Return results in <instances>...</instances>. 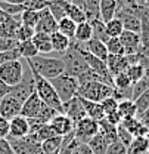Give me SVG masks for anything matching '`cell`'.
I'll return each mask as SVG.
<instances>
[{
	"mask_svg": "<svg viewBox=\"0 0 149 154\" xmlns=\"http://www.w3.org/2000/svg\"><path fill=\"white\" fill-rule=\"evenodd\" d=\"M27 65L47 80H52L64 73V62L61 58H52L38 54L34 58L27 59Z\"/></svg>",
	"mask_w": 149,
	"mask_h": 154,
	"instance_id": "cell-1",
	"label": "cell"
},
{
	"mask_svg": "<svg viewBox=\"0 0 149 154\" xmlns=\"http://www.w3.org/2000/svg\"><path fill=\"white\" fill-rule=\"evenodd\" d=\"M61 59L64 62V73L75 79H78L84 71L89 70V65L83 57L81 51L75 46L73 40H71V46L64 54H61Z\"/></svg>",
	"mask_w": 149,
	"mask_h": 154,
	"instance_id": "cell-2",
	"label": "cell"
},
{
	"mask_svg": "<svg viewBox=\"0 0 149 154\" xmlns=\"http://www.w3.org/2000/svg\"><path fill=\"white\" fill-rule=\"evenodd\" d=\"M31 70V68H30ZM31 73H33V77H34V85H36V94L38 95V98L43 101V104L44 105H47V107H52L53 110H56L58 113H64V104L61 102V99H59V96L56 94V91L53 89V86H52V83L47 80V79H44V77H41L38 73H36L34 70H31Z\"/></svg>",
	"mask_w": 149,
	"mask_h": 154,
	"instance_id": "cell-3",
	"label": "cell"
},
{
	"mask_svg": "<svg viewBox=\"0 0 149 154\" xmlns=\"http://www.w3.org/2000/svg\"><path fill=\"white\" fill-rule=\"evenodd\" d=\"M112 92L114 88L103 82H89V83H81L78 86L77 96L93 102H102L105 98L112 96Z\"/></svg>",
	"mask_w": 149,
	"mask_h": 154,
	"instance_id": "cell-4",
	"label": "cell"
},
{
	"mask_svg": "<svg viewBox=\"0 0 149 154\" xmlns=\"http://www.w3.org/2000/svg\"><path fill=\"white\" fill-rule=\"evenodd\" d=\"M49 82L52 83V86L56 91V94H58L62 104L71 101L74 96H77V91H78L80 85H78V80L75 77L62 73V74H59L58 77L49 80Z\"/></svg>",
	"mask_w": 149,
	"mask_h": 154,
	"instance_id": "cell-5",
	"label": "cell"
},
{
	"mask_svg": "<svg viewBox=\"0 0 149 154\" xmlns=\"http://www.w3.org/2000/svg\"><path fill=\"white\" fill-rule=\"evenodd\" d=\"M36 92V85H34V77H33V73L28 67V70L24 73V77L22 80L19 82L18 85L12 86L10 91H9V95H12L15 99H18L21 104H24L30 96Z\"/></svg>",
	"mask_w": 149,
	"mask_h": 154,
	"instance_id": "cell-6",
	"label": "cell"
},
{
	"mask_svg": "<svg viewBox=\"0 0 149 154\" xmlns=\"http://www.w3.org/2000/svg\"><path fill=\"white\" fill-rule=\"evenodd\" d=\"M24 77V64L16 59L0 65V80L4 82L7 86H15Z\"/></svg>",
	"mask_w": 149,
	"mask_h": 154,
	"instance_id": "cell-7",
	"label": "cell"
},
{
	"mask_svg": "<svg viewBox=\"0 0 149 154\" xmlns=\"http://www.w3.org/2000/svg\"><path fill=\"white\" fill-rule=\"evenodd\" d=\"M99 132V122L90 117H84L74 126V135L80 144H89V141Z\"/></svg>",
	"mask_w": 149,
	"mask_h": 154,
	"instance_id": "cell-8",
	"label": "cell"
},
{
	"mask_svg": "<svg viewBox=\"0 0 149 154\" xmlns=\"http://www.w3.org/2000/svg\"><path fill=\"white\" fill-rule=\"evenodd\" d=\"M21 107H22V104L18 99H15L12 95L7 94L0 99V116L10 120V119L21 114Z\"/></svg>",
	"mask_w": 149,
	"mask_h": 154,
	"instance_id": "cell-9",
	"label": "cell"
},
{
	"mask_svg": "<svg viewBox=\"0 0 149 154\" xmlns=\"http://www.w3.org/2000/svg\"><path fill=\"white\" fill-rule=\"evenodd\" d=\"M36 33H43V34H53L58 31V21L53 18V15L49 12V9H43L40 11V18L36 25Z\"/></svg>",
	"mask_w": 149,
	"mask_h": 154,
	"instance_id": "cell-10",
	"label": "cell"
},
{
	"mask_svg": "<svg viewBox=\"0 0 149 154\" xmlns=\"http://www.w3.org/2000/svg\"><path fill=\"white\" fill-rule=\"evenodd\" d=\"M62 107H64V113H62V114L70 117V119L74 122V125L77 122H80L81 119L87 117L86 110H84V107H83V102H81V99H80L78 96H74L71 101L65 102Z\"/></svg>",
	"mask_w": 149,
	"mask_h": 154,
	"instance_id": "cell-11",
	"label": "cell"
},
{
	"mask_svg": "<svg viewBox=\"0 0 149 154\" xmlns=\"http://www.w3.org/2000/svg\"><path fill=\"white\" fill-rule=\"evenodd\" d=\"M120 40L124 46V52L126 55H133V54H139L142 49V38L140 34L133 33V31H123V34L120 36Z\"/></svg>",
	"mask_w": 149,
	"mask_h": 154,
	"instance_id": "cell-12",
	"label": "cell"
},
{
	"mask_svg": "<svg viewBox=\"0 0 149 154\" xmlns=\"http://www.w3.org/2000/svg\"><path fill=\"white\" fill-rule=\"evenodd\" d=\"M43 101L38 98V95L34 92L33 95L30 96L24 104H22V107H21V114L22 117H25V119H33V117H37L38 113L41 111V108H43Z\"/></svg>",
	"mask_w": 149,
	"mask_h": 154,
	"instance_id": "cell-13",
	"label": "cell"
},
{
	"mask_svg": "<svg viewBox=\"0 0 149 154\" xmlns=\"http://www.w3.org/2000/svg\"><path fill=\"white\" fill-rule=\"evenodd\" d=\"M49 125L55 129L56 134L61 135V136H65V135L74 132V126H75L74 122H73L70 117H67L65 114H61V113H58V114L50 120Z\"/></svg>",
	"mask_w": 149,
	"mask_h": 154,
	"instance_id": "cell-14",
	"label": "cell"
},
{
	"mask_svg": "<svg viewBox=\"0 0 149 154\" xmlns=\"http://www.w3.org/2000/svg\"><path fill=\"white\" fill-rule=\"evenodd\" d=\"M30 134L28 120L22 116H16L9 120V136L10 138H24Z\"/></svg>",
	"mask_w": 149,
	"mask_h": 154,
	"instance_id": "cell-15",
	"label": "cell"
},
{
	"mask_svg": "<svg viewBox=\"0 0 149 154\" xmlns=\"http://www.w3.org/2000/svg\"><path fill=\"white\" fill-rule=\"evenodd\" d=\"M77 43H78V42H77ZM78 46H80L81 49H84L86 52H89V54H92L94 57L100 58V59H103V61H106V58H108L106 45H105L103 42L97 40V38H90V40L86 42V43H78Z\"/></svg>",
	"mask_w": 149,
	"mask_h": 154,
	"instance_id": "cell-16",
	"label": "cell"
},
{
	"mask_svg": "<svg viewBox=\"0 0 149 154\" xmlns=\"http://www.w3.org/2000/svg\"><path fill=\"white\" fill-rule=\"evenodd\" d=\"M129 65L130 64L126 55H108L106 58V67L112 77L120 73H124L129 68Z\"/></svg>",
	"mask_w": 149,
	"mask_h": 154,
	"instance_id": "cell-17",
	"label": "cell"
},
{
	"mask_svg": "<svg viewBox=\"0 0 149 154\" xmlns=\"http://www.w3.org/2000/svg\"><path fill=\"white\" fill-rule=\"evenodd\" d=\"M118 9V0H100L99 2V17L103 22L115 18Z\"/></svg>",
	"mask_w": 149,
	"mask_h": 154,
	"instance_id": "cell-18",
	"label": "cell"
},
{
	"mask_svg": "<svg viewBox=\"0 0 149 154\" xmlns=\"http://www.w3.org/2000/svg\"><path fill=\"white\" fill-rule=\"evenodd\" d=\"M121 125H123L133 136H146L149 132L148 128L143 126L137 117H126V119H123Z\"/></svg>",
	"mask_w": 149,
	"mask_h": 154,
	"instance_id": "cell-19",
	"label": "cell"
},
{
	"mask_svg": "<svg viewBox=\"0 0 149 154\" xmlns=\"http://www.w3.org/2000/svg\"><path fill=\"white\" fill-rule=\"evenodd\" d=\"M80 99H81V102H83V107H84V110H86L87 117L93 119L96 122H100V120L105 119V111H103L100 102L87 101V99H83V98H80Z\"/></svg>",
	"mask_w": 149,
	"mask_h": 154,
	"instance_id": "cell-20",
	"label": "cell"
},
{
	"mask_svg": "<svg viewBox=\"0 0 149 154\" xmlns=\"http://www.w3.org/2000/svg\"><path fill=\"white\" fill-rule=\"evenodd\" d=\"M149 139L148 136H134L131 144L127 147V154H148Z\"/></svg>",
	"mask_w": 149,
	"mask_h": 154,
	"instance_id": "cell-21",
	"label": "cell"
},
{
	"mask_svg": "<svg viewBox=\"0 0 149 154\" xmlns=\"http://www.w3.org/2000/svg\"><path fill=\"white\" fill-rule=\"evenodd\" d=\"M50 42H52V51L58 54H64L70 46H71V40L61 34L59 31H55L53 34H50Z\"/></svg>",
	"mask_w": 149,
	"mask_h": 154,
	"instance_id": "cell-22",
	"label": "cell"
},
{
	"mask_svg": "<svg viewBox=\"0 0 149 154\" xmlns=\"http://www.w3.org/2000/svg\"><path fill=\"white\" fill-rule=\"evenodd\" d=\"M90 38H93V33H92V25L89 21H84V22H80L77 24V28H75V34H74V40L78 43H86L89 42Z\"/></svg>",
	"mask_w": 149,
	"mask_h": 154,
	"instance_id": "cell-23",
	"label": "cell"
},
{
	"mask_svg": "<svg viewBox=\"0 0 149 154\" xmlns=\"http://www.w3.org/2000/svg\"><path fill=\"white\" fill-rule=\"evenodd\" d=\"M68 5H70V3H67L65 0H50L47 9H49V12L53 15V18H55L56 21H61L62 18L67 17Z\"/></svg>",
	"mask_w": 149,
	"mask_h": 154,
	"instance_id": "cell-24",
	"label": "cell"
},
{
	"mask_svg": "<svg viewBox=\"0 0 149 154\" xmlns=\"http://www.w3.org/2000/svg\"><path fill=\"white\" fill-rule=\"evenodd\" d=\"M33 43L37 48L38 54H49L52 52V42L49 34H43V33H36L33 36Z\"/></svg>",
	"mask_w": 149,
	"mask_h": 154,
	"instance_id": "cell-25",
	"label": "cell"
},
{
	"mask_svg": "<svg viewBox=\"0 0 149 154\" xmlns=\"http://www.w3.org/2000/svg\"><path fill=\"white\" fill-rule=\"evenodd\" d=\"M78 145H80V142L77 141L74 132H71V134L62 136V144H61L58 154H73L77 151Z\"/></svg>",
	"mask_w": 149,
	"mask_h": 154,
	"instance_id": "cell-26",
	"label": "cell"
},
{
	"mask_svg": "<svg viewBox=\"0 0 149 154\" xmlns=\"http://www.w3.org/2000/svg\"><path fill=\"white\" fill-rule=\"evenodd\" d=\"M99 134L108 141V144H112V142H117V141H118V136H117V126L111 125V123L106 122L105 119L99 122Z\"/></svg>",
	"mask_w": 149,
	"mask_h": 154,
	"instance_id": "cell-27",
	"label": "cell"
},
{
	"mask_svg": "<svg viewBox=\"0 0 149 154\" xmlns=\"http://www.w3.org/2000/svg\"><path fill=\"white\" fill-rule=\"evenodd\" d=\"M90 25H92V33H93V38H97L103 43L108 42V33H106V28H105V22L102 21L100 18H93L89 21Z\"/></svg>",
	"mask_w": 149,
	"mask_h": 154,
	"instance_id": "cell-28",
	"label": "cell"
},
{
	"mask_svg": "<svg viewBox=\"0 0 149 154\" xmlns=\"http://www.w3.org/2000/svg\"><path fill=\"white\" fill-rule=\"evenodd\" d=\"M75 28H77V24H75L73 19L68 18V17H65V18L61 19V21H58V31L61 34L67 36L70 40H74Z\"/></svg>",
	"mask_w": 149,
	"mask_h": 154,
	"instance_id": "cell-29",
	"label": "cell"
},
{
	"mask_svg": "<svg viewBox=\"0 0 149 154\" xmlns=\"http://www.w3.org/2000/svg\"><path fill=\"white\" fill-rule=\"evenodd\" d=\"M108 145H109L108 141L99 134V132L89 141V147L92 148L93 154H105L106 153V150H108Z\"/></svg>",
	"mask_w": 149,
	"mask_h": 154,
	"instance_id": "cell-30",
	"label": "cell"
},
{
	"mask_svg": "<svg viewBox=\"0 0 149 154\" xmlns=\"http://www.w3.org/2000/svg\"><path fill=\"white\" fill-rule=\"evenodd\" d=\"M118 113L123 119L126 117H136L137 116V108L133 99H123L118 102Z\"/></svg>",
	"mask_w": 149,
	"mask_h": 154,
	"instance_id": "cell-31",
	"label": "cell"
},
{
	"mask_svg": "<svg viewBox=\"0 0 149 154\" xmlns=\"http://www.w3.org/2000/svg\"><path fill=\"white\" fill-rule=\"evenodd\" d=\"M61 144H62V136H59V135L43 141L41 142L43 154H58L59 148H61Z\"/></svg>",
	"mask_w": 149,
	"mask_h": 154,
	"instance_id": "cell-32",
	"label": "cell"
},
{
	"mask_svg": "<svg viewBox=\"0 0 149 154\" xmlns=\"http://www.w3.org/2000/svg\"><path fill=\"white\" fill-rule=\"evenodd\" d=\"M21 25L16 19L10 18L9 21L0 24V37H9V38H15L16 34V30Z\"/></svg>",
	"mask_w": 149,
	"mask_h": 154,
	"instance_id": "cell-33",
	"label": "cell"
},
{
	"mask_svg": "<svg viewBox=\"0 0 149 154\" xmlns=\"http://www.w3.org/2000/svg\"><path fill=\"white\" fill-rule=\"evenodd\" d=\"M18 51L21 54V58H25V59H30V58H34L36 55H38L37 48L34 46L33 40H27V42H19Z\"/></svg>",
	"mask_w": 149,
	"mask_h": 154,
	"instance_id": "cell-34",
	"label": "cell"
},
{
	"mask_svg": "<svg viewBox=\"0 0 149 154\" xmlns=\"http://www.w3.org/2000/svg\"><path fill=\"white\" fill-rule=\"evenodd\" d=\"M67 17L70 19H73L75 24H80V22H84L87 21V17H86V12L84 9L75 6V5H68V9H67Z\"/></svg>",
	"mask_w": 149,
	"mask_h": 154,
	"instance_id": "cell-35",
	"label": "cell"
},
{
	"mask_svg": "<svg viewBox=\"0 0 149 154\" xmlns=\"http://www.w3.org/2000/svg\"><path fill=\"white\" fill-rule=\"evenodd\" d=\"M105 28H106V33L109 37H120L124 31V27L118 18H114L108 22H105Z\"/></svg>",
	"mask_w": 149,
	"mask_h": 154,
	"instance_id": "cell-36",
	"label": "cell"
},
{
	"mask_svg": "<svg viewBox=\"0 0 149 154\" xmlns=\"http://www.w3.org/2000/svg\"><path fill=\"white\" fill-rule=\"evenodd\" d=\"M105 45L108 49V55H126L124 46H123L120 37H109Z\"/></svg>",
	"mask_w": 149,
	"mask_h": 154,
	"instance_id": "cell-37",
	"label": "cell"
},
{
	"mask_svg": "<svg viewBox=\"0 0 149 154\" xmlns=\"http://www.w3.org/2000/svg\"><path fill=\"white\" fill-rule=\"evenodd\" d=\"M131 86V82L129 76L126 74V71L124 73H120V74H117V76L112 77V88L114 89H118V91H126V89H130Z\"/></svg>",
	"mask_w": 149,
	"mask_h": 154,
	"instance_id": "cell-38",
	"label": "cell"
},
{
	"mask_svg": "<svg viewBox=\"0 0 149 154\" xmlns=\"http://www.w3.org/2000/svg\"><path fill=\"white\" fill-rule=\"evenodd\" d=\"M126 74L129 76L131 85H134V83H137L139 80H142L145 77V71H143V67L140 64H131L126 70Z\"/></svg>",
	"mask_w": 149,
	"mask_h": 154,
	"instance_id": "cell-39",
	"label": "cell"
},
{
	"mask_svg": "<svg viewBox=\"0 0 149 154\" xmlns=\"http://www.w3.org/2000/svg\"><path fill=\"white\" fill-rule=\"evenodd\" d=\"M38 18H40V12H36V11H24L21 14L22 25H27V27H31V28H36Z\"/></svg>",
	"mask_w": 149,
	"mask_h": 154,
	"instance_id": "cell-40",
	"label": "cell"
},
{
	"mask_svg": "<svg viewBox=\"0 0 149 154\" xmlns=\"http://www.w3.org/2000/svg\"><path fill=\"white\" fill-rule=\"evenodd\" d=\"M0 9L3 12H6L7 15H10V17L21 15L25 11L24 5H15V3H9V2H4V0H0Z\"/></svg>",
	"mask_w": 149,
	"mask_h": 154,
	"instance_id": "cell-41",
	"label": "cell"
},
{
	"mask_svg": "<svg viewBox=\"0 0 149 154\" xmlns=\"http://www.w3.org/2000/svg\"><path fill=\"white\" fill-rule=\"evenodd\" d=\"M148 88H149V77H143L142 80H139L137 83H134L133 88H131V99L133 101L137 99Z\"/></svg>",
	"mask_w": 149,
	"mask_h": 154,
	"instance_id": "cell-42",
	"label": "cell"
},
{
	"mask_svg": "<svg viewBox=\"0 0 149 154\" xmlns=\"http://www.w3.org/2000/svg\"><path fill=\"white\" fill-rule=\"evenodd\" d=\"M34 34H36V30H34V28L21 24V25L18 27V30H16L15 38H16L18 42H27V40H31Z\"/></svg>",
	"mask_w": 149,
	"mask_h": 154,
	"instance_id": "cell-43",
	"label": "cell"
},
{
	"mask_svg": "<svg viewBox=\"0 0 149 154\" xmlns=\"http://www.w3.org/2000/svg\"><path fill=\"white\" fill-rule=\"evenodd\" d=\"M117 136H118V142H121L126 148L130 145L131 141H133V138H134V136H133V135H131L130 132L121 125V123L117 126Z\"/></svg>",
	"mask_w": 149,
	"mask_h": 154,
	"instance_id": "cell-44",
	"label": "cell"
},
{
	"mask_svg": "<svg viewBox=\"0 0 149 154\" xmlns=\"http://www.w3.org/2000/svg\"><path fill=\"white\" fill-rule=\"evenodd\" d=\"M36 138H37L40 142H43V141H46V139H49V138H53V136H56V132H55V129L47 123V125H43L40 129H38L37 132H36ZM61 136V135H59Z\"/></svg>",
	"mask_w": 149,
	"mask_h": 154,
	"instance_id": "cell-45",
	"label": "cell"
},
{
	"mask_svg": "<svg viewBox=\"0 0 149 154\" xmlns=\"http://www.w3.org/2000/svg\"><path fill=\"white\" fill-rule=\"evenodd\" d=\"M49 2L50 0H28L24 3V8L25 11H36V12H40L43 9H46L49 6Z\"/></svg>",
	"mask_w": 149,
	"mask_h": 154,
	"instance_id": "cell-46",
	"label": "cell"
},
{
	"mask_svg": "<svg viewBox=\"0 0 149 154\" xmlns=\"http://www.w3.org/2000/svg\"><path fill=\"white\" fill-rule=\"evenodd\" d=\"M100 105H102V108H103V111H105V116L109 114V113H114V111H117V110H118V101H117L114 96H108V98H105V99L100 102Z\"/></svg>",
	"mask_w": 149,
	"mask_h": 154,
	"instance_id": "cell-47",
	"label": "cell"
},
{
	"mask_svg": "<svg viewBox=\"0 0 149 154\" xmlns=\"http://www.w3.org/2000/svg\"><path fill=\"white\" fill-rule=\"evenodd\" d=\"M19 42L16 38H9V37H0V52L4 51H13L18 49Z\"/></svg>",
	"mask_w": 149,
	"mask_h": 154,
	"instance_id": "cell-48",
	"label": "cell"
},
{
	"mask_svg": "<svg viewBox=\"0 0 149 154\" xmlns=\"http://www.w3.org/2000/svg\"><path fill=\"white\" fill-rule=\"evenodd\" d=\"M16 59H21V54H19L18 49L0 52V65L6 64V62H10V61H16Z\"/></svg>",
	"mask_w": 149,
	"mask_h": 154,
	"instance_id": "cell-49",
	"label": "cell"
},
{
	"mask_svg": "<svg viewBox=\"0 0 149 154\" xmlns=\"http://www.w3.org/2000/svg\"><path fill=\"white\" fill-rule=\"evenodd\" d=\"M105 154H127V148L121 144V142H112L108 145V150Z\"/></svg>",
	"mask_w": 149,
	"mask_h": 154,
	"instance_id": "cell-50",
	"label": "cell"
},
{
	"mask_svg": "<svg viewBox=\"0 0 149 154\" xmlns=\"http://www.w3.org/2000/svg\"><path fill=\"white\" fill-rule=\"evenodd\" d=\"M105 120H106V122H109V123L114 125V126H118V125L123 122V117L120 116L118 110H117V111H114V113H109V114L105 116Z\"/></svg>",
	"mask_w": 149,
	"mask_h": 154,
	"instance_id": "cell-51",
	"label": "cell"
},
{
	"mask_svg": "<svg viewBox=\"0 0 149 154\" xmlns=\"http://www.w3.org/2000/svg\"><path fill=\"white\" fill-rule=\"evenodd\" d=\"M9 136V120L0 116V138Z\"/></svg>",
	"mask_w": 149,
	"mask_h": 154,
	"instance_id": "cell-52",
	"label": "cell"
},
{
	"mask_svg": "<svg viewBox=\"0 0 149 154\" xmlns=\"http://www.w3.org/2000/svg\"><path fill=\"white\" fill-rule=\"evenodd\" d=\"M0 154H15L6 138H0Z\"/></svg>",
	"mask_w": 149,
	"mask_h": 154,
	"instance_id": "cell-53",
	"label": "cell"
},
{
	"mask_svg": "<svg viewBox=\"0 0 149 154\" xmlns=\"http://www.w3.org/2000/svg\"><path fill=\"white\" fill-rule=\"evenodd\" d=\"M139 64H140V65L143 67V71H145V77H149V58L140 54V61H139Z\"/></svg>",
	"mask_w": 149,
	"mask_h": 154,
	"instance_id": "cell-54",
	"label": "cell"
},
{
	"mask_svg": "<svg viewBox=\"0 0 149 154\" xmlns=\"http://www.w3.org/2000/svg\"><path fill=\"white\" fill-rule=\"evenodd\" d=\"M118 6H126L130 9H137V0H118Z\"/></svg>",
	"mask_w": 149,
	"mask_h": 154,
	"instance_id": "cell-55",
	"label": "cell"
},
{
	"mask_svg": "<svg viewBox=\"0 0 149 154\" xmlns=\"http://www.w3.org/2000/svg\"><path fill=\"white\" fill-rule=\"evenodd\" d=\"M77 151L80 154H93L92 148L89 147V144H80L78 148H77Z\"/></svg>",
	"mask_w": 149,
	"mask_h": 154,
	"instance_id": "cell-56",
	"label": "cell"
},
{
	"mask_svg": "<svg viewBox=\"0 0 149 154\" xmlns=\"http://www.w3.org/2000/svg\"><path fill=\"white\" fill-rule=\"evenodd\" d=\"M9 91H10V86H7L4 82H1L0 80V99L3 98V96H6L9 94Z\"/></svg>",
	"mask_w": 149,
	"mask_h": 154,
	"instance_id": "cell-57",
	"label": "cell"
},
{
	"mask_svg": "<svg viewBox=\"0 0 149 154\" xmlns=\"http://www.w3.org/2000/svg\"><path fill=\"white\" fill-rule=\"evenodd\" d=\"M140 54L142 55H145V57L149 58V45H146V46H143L142 49H140Z\"/></svg>",
	"mask_w": 149,
	"mask_h": 154,
	"instance_id": "cell-58",
	"label": "cell"
},
{
	"mask_svg": "<svg viewBox=\"0 0 149 154\" xmlns=\"http://www.w3.org/2000/svg\"><path fill=\"white\" fill-rule=\"evenodd\" d=\"M4 2H9V3H15V5H24L25 2L28 0H4Z\"/></svg>",
	"mask_w": 149,
	"mask_h": 154,
	"instance_id": "cell-59",
	"label": "cell"
},
{
	"mask_svg": "<svg viewBox=\"0 0 149 154\" xmlns=\"http://www.w3.org/2000/svg\"><path fill=\"white\" fill-rule=\"evenodd\" d=\"M73 154H80V153H78V151H75V153H73Z\"/></svg>",
	"mask_w": 149,
	"mask_h": 154,
	"instance_id": "cell-60",
	"label": "cell"
},
{
	"mask_svg": "<svg viewBox=\"0 0 149 154\" xmlns=\"http://www.w3.org/2000/svg\"><path fill=\"white\" fill-rule=\"evenodd\" d=\"M148 154H149V153H148Z\"/></svg>",
	"mask_w": 149,
	"mask_h": 154,
	"instance_id": "cell-61",
	"label": "cell"
}]
</instances>
